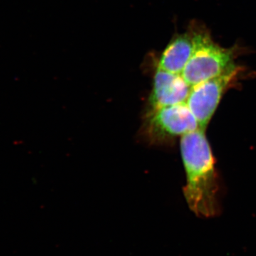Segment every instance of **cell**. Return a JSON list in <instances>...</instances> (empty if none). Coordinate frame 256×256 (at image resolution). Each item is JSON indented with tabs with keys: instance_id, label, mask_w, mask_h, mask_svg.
<instances>
[{
	"instance_id": "6da1fadb",
	"label": "cell",
	"mask_w": 256,
	"mask_h": 256,
	"mask_svg": "<svg viewBox=\"0 0 256 256\" xmlns=\"http://www.w3.org/2000/svg\"><path fill=\"white\" fill-rule=\"evenodd\" d=\"M181 152L186 174L184 192L188 206L198 216H214L218 188L215 160L205 130L198 129L182 137Z\"/></svg>"
},
{
	"instance_id": "7a4b0ae2",
	"label": "cell",
	"mask_w": 256,
	"mask_h": 256,
	"mask_svg": "<svg viewBox=\"0 0 256 256\" xmlns=\"http://www.w3.org/2000/svg\"><path fill=\"white\" fill-rule=\"evenodd\" d=\"M193 28L194 52L182 74L190 87L238 68L235 64V48H225L216 44L204 28Z\"/></svg>"
},
{
	"instance_id": "3957f363",
	"label": "cell",
	"mask_w": 256,
	"mask_h": 256,
	"mask_svg": "<svg viewBox=\"0 0 256 256\" xmlns=\"http://www.w3.org/2000/svg\"><path fill=\"white\" fill-rule=\"evenodd\" d=\"M239 70L238 67L232 72L192 88L186 104L196 118L200 129L206 130L224 94L236 78Z\"/></svg>"
},
{
	"instance_id": "277c9868",
	"label": "cell",
	"mask_w": 256,
	"mask_h": 256,
	"mask_svg": "<svg viewBox=\"0 0 256 256\" xmlns=\"http://www.w3.org/2000/svg\"><path fill=\"white\" fill-rule=\"evenodd\" d=\"M198 129L200 124L186 102L162 108L148 114V132L158 142L183 137Z\"/></svg>"
},
{
	"instance_id": "5b68a950",
	"label": "cell",
	"mask_w": 256,
	"mask_h": 256,
	"mask_svg": "<svg viewBox=\"0 0 256 256\" xmlns=\"http://www.w3.org/2000/svg\"><path fill=\"white\" fill-rule=\"evenodd\" d=\"M192 87L185 82L182 75H178L156 69L154 86L150 97V112L162 108L185 104Z\"/></svg>"
},
{
	"instance_id": "8992f818",
	"label": "cell",
	"mask_w": 256,
	"mask_h": 256,
	"mask_svg": "<svg viewBox=\"0 0 256 256\" xmlns=\"http://www.w3.org/2000/svg\"><path fill=\"white\" fill-rule=\"evenodd\" d=\"M195 50L194 28L178 35L170 42L160 56L158 68L169 73L182 75Z\"/></svg>"
}]
</instances>
